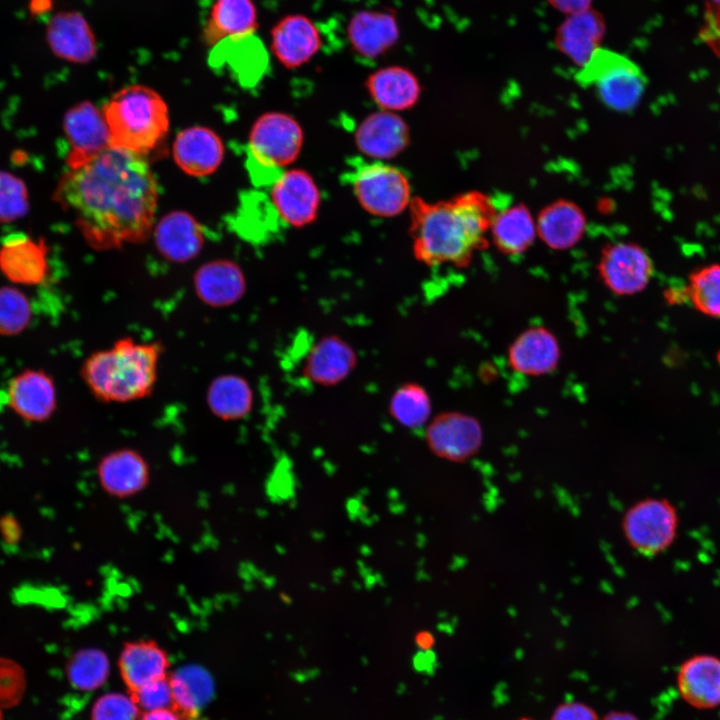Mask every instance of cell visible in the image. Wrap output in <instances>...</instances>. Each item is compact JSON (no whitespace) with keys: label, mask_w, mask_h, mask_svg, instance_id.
<instances>
[{"label":"cell","mask_w":720,"mask_h":720,"mask_svg":"<svg viewBox=\"0 0 720 720\" xmlns=\"http://www.w3.org/2000/svg\"><path fill=\"white\" fill-rule=\"evenodd\" d=\"M224 145L212 129L193 126L179 132L173 143V157L187 175L204 177L214 173L224 158Z\"/></svg>","instance_id":"17"},{"label":"cell","mask_w":720,"mask_h":720,"mask_svg":"<svg viewBox=\"0 0 720 720\" xmlns=\"http://www.w3.org/2000/svg\"><path fill=\"white\" fill-rule=\"evenodd\" d=\"M714 2L720 3V0H713Z\"/></svg>","instance_id":"50"},{"label":"cell","mask_w":720,"mask_h":720,"mask_svg":"<svg viewBox=\"0 0 720 720\" xmlns=\"http://www.w3.org/2000/svg\"><path fill=\"white\" fill-rule=\"evenodd\" d=\"M490 230L498 248L505 253L518 254L533 242L536 226L526 207L513 205L497 210Z\"/></svg>","instance_id":"27"},{"label":"cell","mask_w":720,"mask_h":720,"mask_svg":"<svg viewBox=\"0 0 720 720\" xmlns=\"http://www.w3.org/2000/svg\"><path fill=\"white\" fill-rule=\"evenodd\" d=\"M58 200L75 214L88 242L112 249L145 240L157 207L155 177L144 157L109 147L61 180Z\"/></svg>","instance_id":"1"},{"label":"cell","mask_w":720,"mask_h":720,"mask_svg":"<svg viewBox=\"0 0 720 720\" xmlns=\"http://www.w3.org/2000/svg\"><path fill=\"white\" fill-rule=\"evenodd\" d=\"M68 680L79 690H94L100 687L109 674L107 655L98 648L78 650L66 666Z\"/></svg>","instance_id":"31"},{"label":"cell","mask_w":720,"mask_h":720,"mask_svg":"<svg viewBox=\"0 0 720 720\" xmlns=\"http://www.w3.org/2000/svg\"><path fill=\"white\" fill-rule=\"evenodd\" d=\"M25 690V677L18 665L0 660V706H13L20 701Z\"/></svg>","instance_id":"42"},{"label":"cell","mask_w":720,"mask_h":720,"mask_svg":"<svg viewBox=\"0 0 720 720\" xmlns=\"http://www.w3.org/2000/svg\"><path fill=\"white\" fill-rule=\"evenodd\" d=\"M258 14L254 0H214L202 38L215 46L231 37L255 33Z\"/></svg>","instance_id":"24"},{"label":"cell","mask_w":720,"mask_h":720,"mask_svg":"<svg viewBox=\"0 0 720 720\" xmlns=\"http://www.w3.org/2000/svg\"><path fill=\"white\" fill-rule=\"evenodd\" d=\"M28 210V190L24 181L10 172L0 170V222L18 220Z\"/></svg>","instance_id":"37"},{"label":"cell","mask_w":720,"mask_h":720,"mask_svg":"<svg viewBox=\"0 0 720 720\" xmlns=\"http://www.w3.org/2000/svg\"><path fill=\"white\" fill-rule=\"evenodd\" d=\"M681 697L698 709L720 704V659L713 655H695L682 663L677 676Z\"/></svg>","instance_id":"23"},{"label":"cell","mask_w":720,"mask_h":720,"mask_svg":"<svg viewBox=\"0 0 720 720\" xmlns=\"http://www.w3.org/2000/svg\"><path fill=\"white\" fill-rule=\"evenodd\" d=\"M50 50L67 62L86 64L97 54V40L87 19L77 11H60L53 15L45 30Z\"/></svg>","instance_id":"15"},{"label":"cell","mask_w":720,"mask_h":720,"mask_svg":"<svg viewBox=\"0 0 720 720\" xmlns=\"http://www.w3.org/2000/svg\"><path fill=\"white\" fill-rule=\"evenodd\" d=\"M97 478L110 497L127 499L138 495L150 482V467L145 457L132 448H120L98 462Z\"/></svg>","instance_id":"14"},{"label":"cell","mask_w":720,"mask_h":720,"mask_svg":"<svg viewBox=\"0 0 720 720\" xmlns=\"http://www.w3.org/2000/svg\"><path fill=\"white\" fill-rule=\"evenodd\" d=\"M161 356L159 343L121 338L88 356L81 377L96 399L127 403L147 397L155 386Z\"/></svg>","instance_id":"3"},{"label":"cell","mask_w":720,"mask_h":720,"mask_svg":"<svg viewBox=\"0 0 720 720\" xmlns=\"http://www.w3.org/2000/svg\"><path fill=\"white\" fill-rule=\"evenodd\" d=\"M304 145L300 123L285 112H266L253 123L248 139V170L255 182L273 183L299 157Z\"/></svg>","instance_id":"5"},{"label":"cell","mask_w":720,"mask_h":720,"mask_svg":"<svg viewBox=\"0 0 720 720\" xmlns=\"http://www.w3.org/2000/svg\"><path fill=\"white\" fill-rule=\"evenodd\" d=\"M350 183L361 208L374 217L398 216L409 208L413 198L407 174L385 161L359 165Z\"/></svg>","instance_id":"7"},{"label":"cell","mask_w":720,"mask_h":720,"mask_svg":"<svg viewBox=\"0 0 720 720\" xmlns=\"http://www.w3.org/2000/svg\"><path fill=\"white\" fill-rule=\"evenodd\" d=\"M154 240L161 255L181 263L199 254L204 244V231L191 214L172 211L155 226Z\"/></svg>","instance_id":"22"},{"label":"cell","mask_w":720,"mask_h":720,"mask_svg":"<svg viewBox=\"0 0 720 720\" xmlns=\"http://www.w3.org/2000/svg\"><path fill=\"white\" fill-rule=\"evenodd\" d=\"M167 651L152 639L126 642L120 652L118 667L129 693L169 676Z\"/></svg>","instance_id":"21"},{"label":"cell","mask_w":720,"mask_h":720,"mask_svg":"<svg viewBox=\"0 0 720 720\" xmlns=\"http://www.w3.org/2000/svg\"><path fill=\"white\" fill-rule=\"evenodd\" d=\"M112 147L139 156L159 147L169 131V111L154 89L134 84L117 91L103 108Z\"/></svg>","instance_id":"4"},{"label":"cell","mask_w":720,"mask_h":720,"mask_svg":"<svg viewBox=\"0 0 720 720\" xmlns=\"http://www.w3.org/2000/svg\"><path fill=\"white\" fill-rule=\"evenodd\" d=\"M271 51L288 69L308 63L320 50L322 37L312 19L301 14L282 17L270 33Z\"/></svg>","instance_id":"13"},{"label":"cell","mask_w":720,"mask_h":720,"mask_svg":"<svg viewBox=\"0 0 720 720\" xmlns=\"http://www.w3.org/2000/svg\"><path fill=\"white\" fill-rule=\"evenodd\" d=\"M585 225L581 209L570 201L560 200L542 210L536 230L547 245L564 249L581 238Z\"/></svg>","instance_id":"25"},{"label":"cell","mask_w":720,"mask_h":720,"mask_svg":"<svg viewBox=\"0 0 720 720\" xmlns=\"http://www.w3.org/2000/svg\"><path fill=\"white\" fill-rule=\"evenodd\" d=\"M653 270V263L647 252L633 243L610 246L601 261V271L608 285L624 294L643 289Z\"/></svg>","instance_id":"19"},{"label":"cell","mask_w":720,"mask_h":720,"mask_svg":"<svg viewBox=\"0 0 720 720\" xmlns=\"http://www.w3.org/2000/svg\"><path fill=\"white\" fill-rule=\"evenodd\" d=\"M611 720H634V719L631 717H628V716H616L615 718H613Z\"/></svg>","instance_id":"46"},{"label":"cell","mask_w":720,"mask_h":720,"mask_svg":"<svg viewBox=\"0 0 720 720\" xmlns=\"http://www.w3.org/2000/svg\"><path fill=\"white\" fill-rule=\"evenodd\" d=\"M408 210L414 255L436 266L467 262L485 242L498 209L486 194L470 191L436 202L413 197Z\"/></svg>","instance_id":"2"},{"label":"cell","mask_w":720,"mask_h":720,"mask_svg":"<svg viewBox=\"0 0 720 720\" xmlns=\"http://www.w3.org/2000/svg\"><path fill=\"white\" fill-rule=\"evenodd\" d=\"M48 250L43 240L24 233L6 236L0 245V271L17 285H38L48 275Z\"/></svg>","instance_id":"16"},{"label":"cell","mask_w":720,"mask_h":720,"mask_svg":"<svg viewBox=\"0 0 720 720\" xmlns=\"http://www.w3.org/2000/svg\"><path fill=\"white\" fill-rule=\"evenodd\" d=\"M559 1H560V0H559ZM561 1H562L563 4L565 3V0H561ZM579 1H580L581 3H583L585 0H579ZM569 3H570L571 5L575 4L574 0H569Z\"/></svg>","instance_id":"47"},{"label":"cell","mask_w":720,"mask_h":720,"mask_svg":"<svg viewBox=\"0 0 720 720\" xmlns=\"http://www.w3.org/2000/svg\"><path fill=\"white\" fill-rule=\"evenodd\" d=\"M2 712H1V706H0V720H2Z\"/></svg>","instance_id":"49"},{"label":"cell","mask_w":720,"mask_h":720,"mask_svg":"<svg viewBox=\"0 0 720 720\" xmlns=\"http://www.w3.org/2000/svg\"><path fill=\"white\" fill-rule=\"evenodd\" d=\"M678 515L674 506L664 499H646L626 514L624 531L631 545L645 555H656L674 541Z\"/></svg>","instance_id":"8"},{"label":"cell","mask_w":720,"mask_h":720,"mask_svg":"<svg viewBox=\"0 0 720 720\" xmlns=\"http://www.w3.org/2000/svg\"><path fill=\"white\" fill-rule=\"evenodd\" d=\"M434 440L441 451L452 455L468 453L475 443L471 428L462 423H450L439 427L435 431Z\"/></svg>","instance_id":"40"},{"label":"cell","mask_w":720,"mask_h":720,"mask_svg":"<svg viewBox=\"0 0 720 720\" xmlns=\"http://www.w3.org/2000/svg\"><path fill=\"white\" fill-rule=\"evenodd\" d=\"M208 404L221 418H239L248 412L251 392L241 378L222 376L211 384L208 390Z\"/></svg>","instance_id":"30"},{"label":"cell","mask_w":720,"mask_h":720,"mask_svg":"<svg viewBox=\"0 0 720 720\" xmlns=\"http://www.w3.org/2000/svg\"><path fill=\"white\" fill-rule=\"evenodd\" d=\"M555 356L554 344L543 333L524 336L513 350L514 363L527 371H540L549 367Z\"/></svg>","instance_id":"36"},{"label":"cell","mask_w":720,"mask_h":720,"mask_svg":"<svg viewBox=\"0 0 720 720\" xmlns=\"http://www.w3.org/2000/svg\"><path fill=\"white\" fill-rule=\"evenodd\" d=\"M351 363L350 352L342 344L327 340L312 354L309 363L310 375L320 381H332L341 377Z\"/></svg>","instance_id":"35"},{"label":"cell","mask_w":720,"mask_h":720,"mask_svg":"<svg viewBox=\"0 0 720 720\" xmlns=\"http://www.w3.org/2000/svg\"><path fill=\"white\" fill-rule=\"evenodd\" d=\"M63 128L69 144L66 161L70 169L83 166L111 147L103 111L89 101L80 102L65 113Z\"/></svg>","instance_id":"10"},{"label":"cell","mask_w":720,"mask_h":720,"mask_svg":"<svg viewBox=\"0 0 720 720\" xmlns=\"http://www.w3.org/2000/svg\"><path fill=\"white\" fill-rule=\"evenodd\" d=\"M346 33L354 52L366 59H376L397 43L400 29L390 11L361 10L351 17Z\"/></svg>","instance_id":"18"},{"label":"cell","mask_w":720,"mask_h":720,"mask_svg":"<svg viewBox=\"0 0 720 720\" xmlns=\"http://www.w3.org/2000/svg\"><path fill=\"white\" fill-rule=\"evenodd\" d=\"M354 141L358 150L374 161H386L402 153L410 143V129L396 112L377 110L356 127Z\"/></svg>","instance_id":"11"},{"label":"cell","mask_w":720,"mask_h":720,"mask_svg":"<svg viewBox=\"0 0 720 720\" xmlns=\"http://www.w3.org/2000/svg\"><path fill=\"white\" fill-rule=\"evenodd\" d=\"M130 696L143 712L172 707L169 676L131 692Z\"/></svg>","instance_id":"41"},{"label":"cell","mask_w":720,"mask_h":720,"mask_svg":"<svg viewBox=\"0 0 720 720\" xmlns=\"http://www.w3.org/2000/svg\"><path fill=\"white\" fill-rule=\"evenodd\" d=\"M717 361L720 363V350L717 353Z\"/></svg>","instance_id":"48"},{"label":"cell","mask_w":720,"mask_h":720,"mask_svg":"<svg viewBox=\"0 0 720 720\" xmlns=\"http://www.w3.org/2000/svg\"><path fill=\"white\" fill-rule=\"evenodd\" d=\"M6 401L19 417L30 422H43L53 415L57 406V390L53 378L40 369H26L8 383Z\"/></svg>","instance_id":"12"},{"label":"cell","mask_w":720,"mask_h":720,"mask_svg":"<svg viewBox=\"0 0 720 720\" xmlns=\"http://www.w3.org/2000/svg\"><path fill=\"white\" fill-rule=\"evenodd\" d=\"M665 298L670 304H684L689 302L687 284H673L666 290Z\"/></svg>","instance_id":"44"},{"label":"cell","mask_w":720,"mask_h":720,"mask_svg":"<svg viewBox=\"0 0 720 720\" xmlns=\"http://www.w3.org/2000/svg\"><path fill=\"white\" fill-rule=\"evenodd\" d=\"M554 720H595L591 711L581 705H567L562 707Z\"/></svg>","instance_id":"43"},{"label":"cell","mask_w":720,"mask_h":720,"mask_svg":"<svg viewBox=\"0 0 720 720\" xmlns=\"http://www.w3.org/2000/svg\"><path fill=\"white\" fill-rule=\"evenodd\" d=\"M366 89L379 109L396 113L414 107L421 96L417 76L400 65L373 71L366 79Z\"/></svg>","instance_id":"20"},{"label":"cell","mask_w":720,"mask_h":720,"mask_svg":"<svg viewBox=\"0 0 720 720\" xmlns=\"http://www.w3.org/2000/svg\"><path fill=\"white\" fill-rule=\"evenodd\" d=\"M172 708L186 720L199 719L200 710L213 693L209 674L200 667L186 666L169 675Z\"/></svg>","instance_id":"26"},{"label":"cell","mask_w":720,"mask_h":720,"mask_svg":"<svg viewBox=\"0 0 720 720\" xmlns=\"http://www.w3.org/2000/svg\"><path fill=\"white\" fill-rule=\"evenodd\" d=\"M392 407L400 421L408 425L420 424L428 412L424 394L413 388H406L397 393Z\"/></svg>","instance_id":"39"},{"label":"cell","mask_w":720,"mask_h":720,"mask_svg":"<svg viewBox=\"0 0 720 720\" xmlns=\"http://www.w3.org/2000/svg\"><path fill=\"white\" fill-rule=\"evenodd\" d=\"M576 82L592 88L610 109L627 112L640 102L648 79L641 67L627 56L596 48L575 75Z\"/></svg>","instance_id":"6"},{"label":"cell","mask_w":720,"mask_h":720,"mask_svg":"<svg viewBox=\"0 0 720 720\" xmlns=\"http://www.w3.org/2000/svg\"><path fill=\"white\" fill-rule=\"evenodd\" d=\"M689 302L700 313L720 318V264L700 267L689 275Z\"/></svg>","instance_id":"32"},{"label":"cell","mask_w":720,"mask_h":720,"mask_svg":"<svg viewBox=\"0 0 720 720\" xmlns=\"http://www.w3.org/2000/svg\"><path fill=\"white\" fill-rule=\"evenodd\" d=\"M195 285L200 296L211 303L223 304L240 295L244 279L235 263L216 260L199 268L195 275Z\"/></svg>","instance_id":"28"},{"label":"cell","mask_w":720,"mask_h":720,"mask_svg":"<svg viewBox=\"0 0 720 720\" xmlns=\"http://www.w3.org/2000/svg\"><path fill=\"white\" fill-rule=\"evenodd\" d=\"M32 302L17 287H0V335L15 336L22 333L31 323Z\"/></svg>","instance_id":"34"},{"label":"cell","mask_w":720,"mask_h":720,"mask_svg":"<svg viewBox=\"0 0 720 720\" xmlns=\"http://www.w3.org/2000/svg\"><path fill=\"white\" fill-rule=\"evenodd\" d=\"M599 25L590 14L579 15L568 21L561 30V47L580 66L598 48L596 38Z\"/></svg>","instance_id":"33"},{"label":"cell","mask_w":720,"mask_h":720,"mask_svg":"<svg viewBox=\"0 0 720 720\" xmlns=\"http://www.w3.org/2000/svg\"><path fill=\"white\" fill-rule=\"evenodd\" d=\"M270 200L283 222L303 228L318 217L321 191L308 171L291 168L282 171L271 184Z\"/></svg>","instance_id":"9"},{"label":"cell","mask_w":720,"mask_h":720,"mask_svg":"<svg viewBox=\"0 0 720 720\" xmlns=\"http://www.w3.org/2000/svg\"><path fill=\"white\" fill-rule=\"evenodd\" d=\"M197 720H203V719H200V718H199V719H197Z\"/></svg>","instance_id":"51"},{"label":"cell","mask_w":720,"mask_h":720,"mask_svg":"<svg viewBox=\"0 0 720 720\" xmlns=\"http://www.w3.org/2000/svg\"><path fill=\"white\" fill-rule=\"evenodd\" d=\"M139 720H186L172 707L147 711L142 714Z\"/></svg>","instance_id":"45"},{"label":"cell","mask_w":720,"mask_h":720,"mask_svg":"<svg viewBox=\"0 0 720 720\" xmlns=\"http://www.w3.org/2000/svg\"><path fill=\"white\" fill-rule=\"evenodd\" d=\"M218 56H225L240 79H258L267 65V52L260 39L253 34L231 37L220 42Z\"/></svg>","instance_id":"29"},{"label":"cell","mask_w":720,"mask_h":720,"mask_svg":"<svg viewBox=\"0 0 720 720\" xmlns=\"http://www.w3.org/2000/svg\"><path fill=\"white\" fill-rule=\"evenodd\" d=\"M139 711L131 696L108 693L93 705L91 720H138Z\"/></svg>","instance_id":"38"}]
</instances>
